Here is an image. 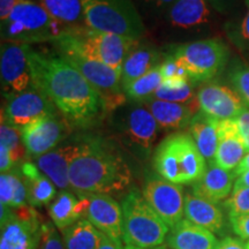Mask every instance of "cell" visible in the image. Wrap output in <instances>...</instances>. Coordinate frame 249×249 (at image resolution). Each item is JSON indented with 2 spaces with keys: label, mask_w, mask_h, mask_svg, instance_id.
<instances>
[{
  "label": "cell",
  "mask_w": 249,
  "mask_h": 249,
  "mask_svg": "<svg viewBox=\"0 0 249 249\" xmlns=\"http://www.w3.org/2000/svg\"><path fill=\"white\" fill-rule=\"evenodd\" d=\"M160 67L164 81H167V82H181V81L191 80L187 71L172 55L165 59Z\"/></svg>",
  "instance_id": "obj_37"
},
{
  "label": "cell",
  "mask_w": 249,
  "mask_h": 249,
  "mask_svg": "<svg viewBox=\"0 0 249 249\" xmlns=\"http://www.w3.org/2000/svg\"><path fill=\"white\" fill-rule=\"evenodd\" d=\"M236 124H238L239 130L242 141L245 143V147L247 152H249V107H246L245 110L241 112L240 116L235 119Z\"/></svg>",
  "instance_id": "obj_40"
},
{
  "label": "cell",
  "mask_w": 249,
  "mask_h": 249,
  "mask_svg": "<svg viewBox=\"0 0 249 249\" xmlns=\"http://www.w3.org/2000/svg\"><path fill=\"white\" fill-rule=\"evenodd\" d=\"M31 87L42 92L71 124L87 127L97 119L104 102L88 80L60 55L42 54L27 45Z\"/></svg>",
  "instance_id": "obj_1"
},
{
  "label": "cell",
  "mask_w": 249,
  "mask_h": 249,
  "mask_svg": "<svg viewBox=\"0 0 249 249\" xmlns=\"http://www.w3.org/2000/svg\"><path fill=\"white\" fill-rule=\"evenodd\" d=\"M193 83L194 82L192 80L181 81V82L164 81L150 99H158V101L178 103V104L185 105H195V103L197 104V98L195 97Z\"/></svg>",
  "instance_id": "obj_32"
},
{
  "label": "cell",
  "mask_w": 249,
  "mask_h": 249,
  "mask_svg": "<svg viewBox=\"0 0 249 249\" xmlns=\"http://www.w3.org/2000/svg\"><path fill=\"white\" fill-rule=\"evenodd\" d=\"M216 249H247V244H245L240 239L226 236L223 240L218 241Z\"/></svg>",
  "instance_id": "obj_43"
},
{
  "label": "cell",
  "mask_w": 249,
  "mask_h": 249,
  "mask_svg": "<svg viewBox=\"0 0 249 249\" xmlns=\"http://www.w3.org/2000/svg\"><path fill=\"white\" fill-rule=\"evenodd\" d=\"M124 249H163V246L157 248H136V247H132V246H124Z\"/></svg>",
  "instance_id": "obj_49"
},
{
  "label": "cell",
  "mask_w": 249,
  "mask_h": 249,
  "mask_svg": "<svg viewBox=\"0 0 249 249\" xmlns=\"http://www.w3.org/2000/svg\"><path fill=\"white\" fill-rule=\"evenodd\" d=\"M240 188H249V170L240 174L239 177H236L233 189H240Z\"/></svg>",
  "instance_id": "obj_46"
},
{
  "label": "cell",
  "mask_w": 249,
  "mask_h": 249,
  "mask_svg": "<svg viewBox=\"0 0 249 249\" xmlns=\"http://www.w3.org/2000/svg\"><path fill=\"white\" fill-rule=\"evenodd\" d=\"M15 2H17V0H0V18H1V22L5 21L8 18V15L11 14Z\"/></svg>",
  "instance_id": "obj_45"
},
{
  "label": "cell",
  "mask_w": 249,
  "mask_h": 249,
  "mask_svg": "<svg viewBox=\"0 0 249 249\" xmlns=\"http://www.w3.org/2000/svg\"><path fill=\"white\" fill-rule=\"evenodd\" d=\"M143 197L171 229L185 216V195L181 186L163 178L148 180L142 191Z\"/></svg>",
  "instance_id": "obj_11"
},
{
  "label": "cell",
  "mask_w": 249,
  "mask_h": 249,
  "mask_svg": "<svg viewBox=\"0 0 249 249\" xmlns=\"http://www.w3.org/2000/svg\"><path fill=\"white\" fill-rule=\"evenodd\" d=\"M87 200L83 195L76 197L67 191H62L49 204V216L58 230H65L71 224L85 218Z\"/></svg>",
  "instance_id": "obj_24"
},
{
  "label": "cell",
  "mask_w": 249,
  "mask_h": 249,
  "mask_svg": "<svg viewBox=\"0 0 249 249\" xmlns=\"http://www.w3.org/2000/svg\"><path fill=\"white\" fill-rule=\"evenodd\" d=\"M249 170V152H247L246 154V156L244 157V160H241V163L239 164V166L236 167V169L233 171V173H234L235 178L236 177H239L240 174H242L244 172H246V171Z\"/></svg>",
  "instance_id": "obj_47"
},
{
  "label": "cell",
  "mask_w": 249,
  "mask_h": 249,
  "mask_svg": "<svg viewBox=\"0 0 249 249\" xmlns=\"http://www.w3.org/2000/svg\"><path fill=\"white\" fill-rule=\"evenodd\" d=\"M218 124L219 120L208 116L203 111H198L189 124V134L197 145L205 160L213 161L218 148Z\"/></svg>",
  "instance_id": "obj_27"
},
{
  "label": "cell",
  "mask_w": 249,
  "mask_h": 249,
  "mask_svg": "<svg viewBox=\"0 0 249 249\" xmlns=\"http://www.w3.org/2000/svg\"><path fill=\"white\" fill-rule=\"evenodd\" d=\"M71 27L59 22L31 0H17L11 14L1 22L2 38L29 45L31 43L52 42L66 35Z\"/></svg>",
  "instance_id": "obj_4"
},
{
  "label": "cell",
  "mask_w": 249,
  "mask_h": 249,
  "mask_svg": "<svg viewBox=\"0 0 249 249\" xmlns=\"http://www.w3.org/2000/svg\"><path fill=\"white\" fill-rule=\"evenodd\" d=\"M0 145H4L5 148L8 149L14 164L22 161L27 154L21 129L12 126L2 119L1 127H0Z\"/></svg>",
  "instance_id": "obj_34"
},
{
  "label": "cell",
  "mask_w": 249,
  "mask_h": 249,
  "mask_svg": "<svg viewBox=\"0 0 249 249\" xmlns=\"http://www.w3.org/2000/svg\"><path fill=\"white\" fill-rule=\"evenodd\" d=\"M1 208V235L0 249H38L43 224L33 207L9 209Z\"/></svg>",
  "instance_id": "obj_10"
},
{
  "label": "cell",
  "mask_w": 249,
  "mask_h": 249,
  "mask_svg": "<svg viewBox=\"0 0 249 249\" xmlns=\"http://www.w3.org/2000/svg\"><path fill=\"white\" fill-rule=\"evenodd\" d=\"M87 200L85 218L108 238L123 240V208L107 194H81Z\"/></svg>",
  "instance_id": "obj_15"
},
{
  "label": "cell",
  "mask_w": 249,
  "mask_h": 249,
  "mask_svg": "<svg viewBox=\"0 0 249 249\" xmlns=\"http://www.w3.org/2000/svg\"><path fill=\"white\" fill-rule=\"evenodd\" d=\"M147 107L157 121L161 129L180 130L189 126L193 117L197 113L195 105L178 104L158 101V99H148Z\"/></svg>",
  "instance_id": "obj_22"
},
{
  "label": "cell",
  "mask_w": 249,
  "mask_h": 249,
  "mask_svg": "<svg viewBox=\"0 0 249 249\" xmlns=\"http://www.w3.org/2000/svg\"><path fill=\"white\" fill-rule=\"evenodd\" d=\"M38 249H66L64 239L51 224H43L42 238H40Z\"/></svg>",
  "instance_id": "obj_38"
},
{
  "label": "cell",
  "mask_w": 249,
  "mask_h": 249,
  "mask_svg": "<svg viewBox=\"0 0 249 249\" xmlns=\"http://www.w3.org/2000/svg\"><path fill=\"white\" fill-rule=\"evenodd\" d=\"M1 89L9 97L23 92L31 86V71L27 57V44L5 40L0 57Z\"/></svg>",
  "instance_id": "obj_12"
},
{
  "label": "cell",
  "mask_w": 249,
  "mask_h": 249,
  "mask_svg": "<svg viewBox=\"0 0 249 249\" xmlns=\"http://www.w3.org/2000/svg\"><path fill=\"white\" fill-rule=\"evenodd\" d=\"M230 223H231L233 232L239 238L249 240V213L230 216Z\"/></svg>",
  "instance_id": "obj_39"
},
{
  "label": "cell",
  "mask_w": 249,
  "mask_h": 249,
  "mask_svg": "<svg viewBox=\"0 0 249 249\" xmlns=\"http://www.w3.org/2000/svg\"><path fill=\"white\" fill-rule=\"evenodd\" d=\"M27 155L38 158L57 147L64 136V126L53 114H49L21 128Z\"/></svg>",
  "instance_id": "obj_17"
},
{
  "label": "cell",
  "mask_w": 249,
  "mask_h": 249,
  "mask_svg": "<svg viewBox=\"0 0 249 249\" xmlns=\"http://www.w3.org/2000/svg\"><path fill=\"white\" fill-rule=\"evenodd\" d=\"M85 26L140 40L145 28L132 0H81Z\"/></svg>",
  "instance_id": "obj_6"
},
{
  "label": "cell",
  "mask_w": 249,
  "mask_h": 249,
  "mask_svg": "<svg viewBox=\"0 0 249 249\" xmlns=\"http://www.w3.org/2000/svg\"><path fill=\"white\" fill-rule=\"evenodd\" d=\"M247 249H249V241L247 242Z\"/></svg>",
  "instance_id": "obj_51"
},
{
  "label": "cell",
  "mask_w": 249,
  "mask_h": 249,
  "mask_svg": "<svg viewBox=\"0 0 249 249\" xmlns=\"http://www.w3.org/2000/svg\"><path fill=\"white\" fill-rule=\"evenodd\" d=\"M97 249H124V244L123 240H116L104 234Z\"/></svg>",
  "instance_id": "obj_44"
},
{
  "label": "cell",
  "mask_w": 249,
  "mask_h": 249,
  "mask_svg": "<svg viewBox=\"0 0 249 249\" xmlns=\"http://www.w3.org/2000/svg\"><path fill=\"white\" fill-rule=\"evenodd\" d=\"M218 148L213 163L224 170L234 171L247 154L235 119L219 120Z\"/></svg>",
  "instance_id": "obj_18"
},
{
  "label": "cell",
  "mask_w": 249,
  "mask_h": 249,
  "mask_svg": "<svg viewBox=\"0 0 249 249\" xmlns=\"http://www.w3.org/2000/svg\"><path fill=\"white\" fill-rule=\"evenodd\" d=\"M172 57L185 68L193 82H205L224 70L229 49L219 38L202 39L178 46Z\"/></svg>",
  "instance_id": "obj_9"
},
{
  "label": "cell",
  "mask_w": 249,
  "mask_h": 249,
  "mask_svg": "<svg viewBox=\"0 0 249 249\" xmlns=\"http://www.w3.org/2000/svg\"><path fill=\"white\" fill-rule=\"evenodd\" d=\"M123 241L136 248H157L164 244L170 227L158 216L138 189L124 197Z\"/></svg>",
  "instance_id": "obj_5"
},
{
  "label": "cell",
  "mask_w": 249,
  "mask_h": 249,
  "mask_svg": "<svg viewBox=\"0 0 249 249\" xmlns=\"http://www.w3.org/2000/svg\"><path fill=\"white\" fill-rule=\"evenodd\" d=\"M246 5H247V11L239 24L238 42L241 46L249 49V0H246Z\"/></svg>",
  "instance_id": "obj_41"
},
{
  "label": "cell",
  "mask_w": 249,
  "mask_h": 249,
  "mask_svg": "<svg viewBox=\"0 0 249 249\" xmlns=\"http://www.w3.org/2000/svg\"><path fill=\"white\" fill-rule=\"evenodd\" d=\"M185 219L213 233L224 226L223 211L217 204L193 193L185 195Z\"/></svg>",
  "instance_id": "obj_23"
},
{
  "label": "cell",
  "mask_w": 249,
  "mask_h": 249,
  "mask_svg": "<svg viewBox=\"0 0 249 249\" xmlns=\"http://www.w3.org/2000/svg\"><path fill=\"white\" fill-rule=\"evenodd\" d=\"M163 82L164 79L161 75L160 67L158 66L149 71L148 74L134 81L123 90L126 97L133 99V101H148Z\"/></svg>",
  "instance_id": "obj_33"
},
{
  "label": "cell",
  "mask_w": 249,
  "mask_h": 249,
  "mask_svg": "<svg viewBox=\"0 0 249 249\" xmlns=\"http://www.w3.org/2000/svg\"><path fill=\"white\" fill-rule=\"evenodd\" d=\"M234 179L233 171L224 170L211 161L201 179L193 183V194L217 203L231 194L234 187Z\"/></svg>",
  "instance_id": "obj_19"
},
{
  "label": "cell",
  "mask_w": 249,
  "mask_h": 249,
  "mask_svg": "<svg viewBox=\"0 0 249 249\" xmlns=\"http://www.w3.org/2000/svg\"><path fill=\"white\" fill-rule=\"evenodd\" d=\"M230 77L234 89L244 99L246 107H249V67L242 65L234 67Z\"/></svg>",
  "instance_id": "obj_36"
},
{
  "label": "cell",
  "mask_w": 249,
  "mask_h": 249,
  "mask_svg": "<svg viewBox=\"0 0 249 249\" xmlns=\"http://www.w3.org/2000/svg\"><path fill=\"white\" fill-rule=\"evenodd\" d=\"M132 181V172L113 145L99 138L77 143L70 167L71 188L77 194L113 195L124 192Z\"/></svg>",
  "instance_id": "obj_2"
},
{
  "label": "cell",
  "mask_w": 249,
  "mask_h": 249,
  "mask_svg": "<svg viewBox=\"0 0 249 249\" xmlns=\"http://www.w3.org/2000/svg\"><path fill=\"white\" fill-rule=\"evenodd\" d=\"M54 108L53 104L33 87L30 90L7 97L1 119L21 129L39 118L53 114Z\"/></svg>",
  "instance_id": "obj_13"
},
{
  "label": "cell",
  "mask_w": 249,
  "mask_h": 249,
  "mask_svg": "<svg viewBox=\"0 0 249 249\" xmlns=\"http://www.w3.org/2000/svg\"><path fill=\"white\" fill-rule=\"evenodd\" d=\"M77 150V143L55 148L48 154L36 158V165L55 187L67 189L70 183V167Z\"/></svg>",
  "instance_id": "obj_20"
},
{
  "label": "cell",
  "mask_w": 249,
  "mask_h": 249,
  "mask_svg": "<svg viewBox=\"0 0 249 249\" xmlns=\"http://www.w3.org/2000/svg\"><path fill=\"white\" fill-rule=\"evenodd\" d=\"M52 18L67 27H79L82 22L85 24L83 6L81 0H39Z\"/></svg>",
  "instance_id": "obj_30"
},
{
  "label": "cell",
  "mask_w": 249,
  "mask_h": 249,
  "mask_svg": "<svg viewBox=\"0 0 249 249\" xmlns=\"http://www.w3.org/2000/svg\"><path fill=\"white\" fill-rule=\"evenodd\" d=\"M163 249H171V248L167 247V246H166V247H165V246H163Z\"/></svg>",
  "instance_id": "obj_50"
},
{
  "label": "cell",
  "mask_w": 249,
  "mask_h": 249,
  "mask_svg": "<svg viewBox=\"0 0 249 249\" xmlns=\"http://www.w3.org/2000/svg\"><path fill=\"white\" fill-rule=\"evenodd\" d=\"M87 57L107 65L120 71L127 55L139 44V40L111 33H102L86 26L71 27L60 37Z\"/></svg>",
  "instance_id": "obj_7"
},
{
  "label": "cell",
  "mask_w": 249,
  "mask_h": 249,
  "mask_svg": "<svg viewBox=\"0 0 249 249\" xmlns=\"http://www.w3.org/2000/svg\"><path fill=\"white\" fill-rule=\"evenodd\" d=\"M196 98L200 110L217 120L236 119L246 107L236 90L217 83L202 87Z\"/></svg>",
  "instance_id": "obj_14"
},
{
  "label": "cell",
  "mask_w": 249,
  "mask_h": 249,
  "mask_svg": "<svg viewBox=\"0 0 249 249\" xmlns=\"http://www.w3.org/2000/svg\"><path fill=\"white\" fill-rule=\"evenodd\" d=\"M154 167L167 181L188 185L201 179L208 166L191 134L176 132L166 136L155 150Z\"/></svg>",
  "instance_id": "obj_3"
},
{
  "label": "cell",
  "mask_w": 249,
  "mask_h": 249,
  "mask_svg": "<svg viewBox=\"0 0 249 249\" xmlns=\"http://www.w3.org/2000/svg\"><path fill=\"white\" fill-rule=\"evenodd\" d=\"M157 121L147 107H134L120 120L124 142L142 154L151 150L158 133Z\"/></svg>",
  "instance_id": "obj_16"
},
{
  "label": "cell",
  "mask_w": 249,
  "mask_h": 249,
  "mask_svg": "<svg viewBox=\"0 0 249 249\" xmlns=\"http://www.w3.org/2000/svg\"><path fill=\"white\" fill-rule=\"evenodd\" d=\"M225 207L229 210V216L249 213V188L233 189Z\"/></svg>",
  "instance_id": "obj_35"
},
{
  "label": "cell",
  "mask_w": 249,
  "mask_h": 249,
  "mask_svg": "<svg viewBox=\"0 0 249 249\" xmlns=\"http://www.w3.org/2000/svg\"><path fill=\"white\" fill-rule=\"evenodd\" d=\"M160 53L150 46H140L139 44L129 52L123 64L121 70V88H126L127 86L140 79L149 71L158 67L160 62Z\"/></svg>",
  "instance_id": "obj_28"
},
{
  "label": "cell",
  "mask_w": 249,
  "mask_h": 249,
  "mask_svg": "<svg viewBox=\"0 0 249 249\" xmlns=\"http://www.w3.org/2000/svg\"><path fill=\"white\" fill-rule=\"evenodd\" d=\"M14 161L12 160L11 152L4 145H0V171L1 173L11 172L12 167L14 166Z\"/></svg>",
  "instance_id": "obj_42"
},
{
  "label": "cell",
  "mask_w": 249,
  "mask_h": 249,
  "mask_svg": "<svg viewBox=\"0 0 249 249\" xmlns=\"http://www.w3.org/2000/svg\"><path fill=\"white\" fill-rule=\"evenodd\" d=\"M149 1L155 4L158 7H166V6H171L176 2V0H149Z\"/></svg>",
  "instance_id": "obj_48"
},
{
  "label": "cell",
  "mask_w": 249,
  "mask_h": 249,
  "mask_svg": "<svg viewBox=\"0 0 249 249\" xmlns=\"http://www.w3.org/2000/svg\"><path fill=\"white\" fill-rule=\"evenodd\" d=\"M210 1H219V0H210Z\"/></svg>",
  "instance_id": "obj_52"
},
{
  "label": "cell",
  "mask_w": 249,
  "mask_h": 249,
  "mask_svg": "<svg viewBox=\"0 0 249 249\" xmlns=\"http://www.w3.org/2000/svg\"><path fill=\"white\" fill-rule=\"evenodd\" d=\"M59 55L68 64L79 71L90 85L95 87L104 102L105 107L112 105L113 107L123 104L121 95V73L107 65L82 54L71 46L64 39L59 38L54 42Z\"/></svg>",
  "instance_id": "obj_8"
},
{
  "label": "cell",
  "mask_w": 249,
  "mask_h": 249,
  "mask_svg": "<svg viewBox=\"0 0 249 249\" xmlns=\"http://www.w3.org/2000/svg\"><path fill=\"white\" fill-rule=\"evenodd\" d=\"M61 232L66 249H97L104 235L86 218L77 220Z\"/></svg>",
  "instance_id": "obj_29"
},
{
  "label": "cell",
  "mask_w": 249,
  "mask_h": 249,
  "mask_svg": "<svg viewBox=\"0 0 249 249\" xmlns=\"http://www.w3.org/2000/svg\"><path fill=\"white\" fill-rule=\"evenodd\" d=\"M166 244L171 249H216L218 241L213 232L182 219L171 229Z\"/></svg>",
  "instance_id": "obj_21"
},
{
  "label": "cell",
  "mask_w": 249,
  "mask_h": 249,
  "mask_svg": "<svg viewBox=\"0 0 249 249\" xmlns=\"http://www.w3.org/2000/svg\"><path fill=\"white\" fill-rule=\"evenodd\" d=\"M210 15L207 0H176L170 6L167 18L172 27L192 29L209 22Z\"/></svg>",
  "instance_id": "obj_25"
},
{
  "label": "cell",
  "mask_w": 249,
  "mask_h": 249,
  "mask_svg": "<svg viewBox=\"0 0 249 249\" xmlns=\"http://www.w3.org/2000/svg\"><path fill=\"white\" fill-rule=\"evenodd\" d=\"M0 200L1 204L9 209L26 205L27 187L22 174L14 172L1 173L0 176Z\"/></svg>",
  "instance_id": "obj_31"
},
{
  "label": "cell",
  "mask_w": 249,
  "mask_h": 249,
  "mask_svg": "<svg viewBox=\"0 0 249 249\" xmlns=\"http://www.w3.org/2000/svg\"><path fill=\"white\" fill-rule=\"evenodd\" d=\"M24 183L27 187V201L31 207L48 205L53 201L55 196V185L36 164L24 161L21 165Z\"/></svg>",
  "instance_id": "obj_26"
}]
</instances>
